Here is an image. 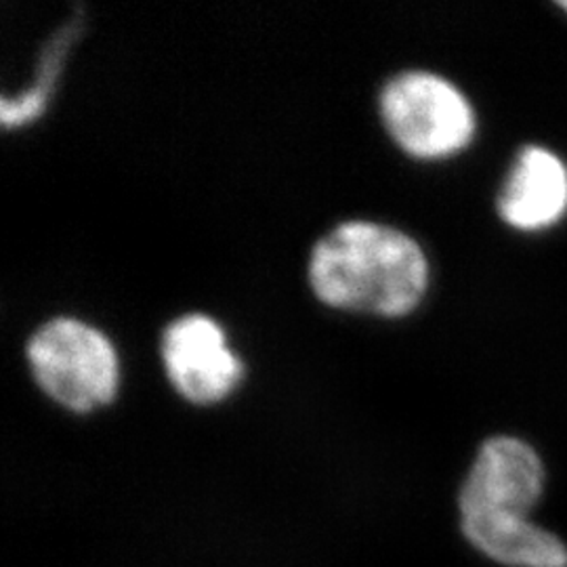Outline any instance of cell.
<instances>
[{"instance_id":"obj_8","label":"cell","mask_w":567,"mask_h":567,"mask_svg":"<svg viewBox=\"0 0 567 567\" xmlns=\"http://www.w3.org/2000/svg\"><path fill=\"white\" fill-rule=\"evenodd\" d=\"M47 84H49V76H41L39 81L32 82L18 95L0 97V121L4 124H18V122L32 118L44 103Z\"/></svg>"},{"instance_id":"obj_3","label":"cell","mask_w":567,"mask_h":567,"mask_svg":"<svg viewBox=\"0 0 567 567\" xmlns=\"http://www.w3.org/2000/svg\"><path fill=\"white\" fill-rule=\"evenodd\" d=\"M379 110L389 135L421 158L465 147L475 131V114L463 91L429 70L391 76L379 93Z\"/></svg>"},{"instance_id":"obj_6","label":"cell","mask_w":567,"mask_h":567,"mask_svg":"<svg viewBox=\"0 0 567 567\" xmlns=\"http://www.w3.org/2000/svg\"><path fill=\"white\" fill-rule=\"evenodd\" d=\"M501 217L517 229H543L567 210V166L547 147L527 145L498 196Z\"/></svg>"},{"instance_id":"obj_5","label":"cell","mask_w":567,"mask_h":567,"mask_svg":"<svg viewBox=\"0 0 567 567\" xmlns=\"http://www.w3.org/2000/svg\"><path fill=\"white\" fill-rule=\"evenodd\" d=\"M161 358L171 385L196 404L221 400L240 377L221 326L204 313H183L164 326Z\"/></svg>"},{"instance_id":"obj_9","label":"cell","mask_w":567,"mask_h":567,"mask_svg":"<svg viewBox=\"0 0 567 567\" xmlns=\"http://www.w3.org/2000/svg\"><path fill=\"white\" fill-rule=\"evenodd\" d=\"M559 4H561V9H566V11H567V0H561V2H559Z\"/></svg>"},{"instance_id":"obj_4","label":"cell","mask_w":567,"mask_h":567,"mask_svg":"<svg viewBox=\"0 0 567 567\" xmlns=\"http://www.w3.org/2000/svg\"><path fill=\"white\" fill-rule=\"evenodd\" d=\"M547 473L538 452L519 437L486 440L458 489V524L527 519L545 492Z\"/></svg>"},{"instance_id":"obj_1","label":"cell","mask_w":567,"mask_h":567,"mask_svg":"<svg viewBox=\"0 0 567 567\" xmlns=\"http://www.w3.org/2000/svg\"><path fill=\"white\" fill-rule=\"evenodd\" d=\"M307 278L324 303L398 316L425 292V252L398 227L347 219L309 250Z\"/></svg>"},{"instance_id":"obj_7","label":"cell","mask_w":567,"mask_h":567,"mask_svg":"<svg viewBox=\"0 0 567 567\" xmlns=\"http://www.w3.org/2000/svg\"><path fill=\"white\" fill-rule=\"evenodd\" d=\"M466 545L503 567H567V545L547 527L527 519L458 524Z\"/></svg>"},{"instance_id":"obj_2","label":"cell","mask_w":567,"mask_h":567,"mask_svg":"<svg viewBox=\"0 0 567 567\" xmlns=\"http://www.w3.org/2000/svg\"><path fill=\"white\" fill-rule=\"evenodd\" d=\"M25 360L42 391L74 412L105 404L116 391L114 347L79 318L55 316L37 326L25 341Z\"/></svg>"}]
</instances>
